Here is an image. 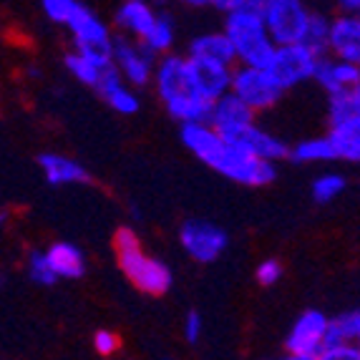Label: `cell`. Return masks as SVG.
I'll list each match as a JSON object with an SVG mask.
<instances>
[{"instance_id": "cell-7", "label": "cell", "mask_w": 360, "mask_h": 360, "mask_svg": "<svg viewBox=\"0 0 360 360\" xmlns=\"http://www.w3.org/2000/svg\"><path fill=\"white\" fill-rule=\"evenodd\" d=\"M179 242L184 252L197 262H214L227 250V232L207 219H186L179 229Z\"/></svg>"}, {"instance_id": "cell-13", "label": "cell", "mask_w": 360, "mask_h": 360, "mask_svg": "<svg viewBox=\"0 0 360 360\" xmlns=\"http://www.w3.org/2000/svg\"><path fill=\"white\" fill-rule=\"evenodd\" d=\"M181 144L197 156L199 162H205L207 167L214 169L217 162L222 159L227 141L219 136L212 124H186L181 127Z\"/></svg>"}, {"instance_id": "cell-5", "label": "cell", "mask_w": 360, "mask_h": 360, "mask_svg": "<svg viewBox=\"0 0 360 360\" xmlns=\"http://www.w3.org/2000/svg\"><path fill=\"white\" fill-rule=\"evenodd\" d=\"M310 13L300 0H264V23L277 49L302 43Z\"/></svg>"}, {"instance_id": "cell-1", "label": "cell", "mask_w": 360, "mask_h": 360, "mask_svg": "<svg viewBox=\"0 0 360 360\" xmlns=\"http://www.w3.org/2000/svg\"><path fill=\"white\" fill-rule=\"evenodd\" d=\"M224 33L237 51L240 66L270 68L277 53V43L272 41L264 23V0H240L234 13L224 18Z\"/></svg>"}, {"instance_id": "cell-36", "label": "cell", "mask_w": 360, "mask_h": 360, "mask_svg": "<svg viewBox=\"0 0 360 360\" xmlns=\"http://www.w3.org/2000/svg\"><path fill=\"white\" fill-rule=\"evenodd\" d=\"M94 348H96L98 355L108 358V355H114L116 350H119V335L111 330H96V335H94Z\"/></svg>"}, {"instance_id": "cell-28", "label": "cell", "mask_w": 360, "mask_h": 360, "mask_svg": "<svg viewBox=\"0 0 360 360\" xmlns=\"http://www.w3.org/2000/svg\"><path fill=\"white\" fill-rule=\"evenodd\" d=\"M360 114V103L353 91H342L335 96H328V116H330V129L348 124L350 119Z\"/></svg>"}, {"instance_id": "cell-38", "label": "cell", "mask_w": 360, "mask_h": 360, "mask_svg": "<svg viewBox=\"0 0 360 360\" xmlns=\"http://www.w3.org/2000/svg\"><path fill=\"white\" fill-rule=\"evenodd\" d=\"M338 11H340V15L358 18L360 15V0H342V3H338Z\"/></svg>"}, {"instance_id": "cell-21", "label": "cell", "mask_w": 360, "mask_h": 360, "mask_svg": "<svg viewBox=\"0 0 360 360\" xmlns=\"http://www.w3.org/2000/svg\"><path fill=\"white\" fill-rule=\"evenodd\" d=\"M164 106H167L172 119L181 121V127H186V124H210L212 111H214V103L197 96V94H186V96L174 98Z\"/></svg>"}, {"instance_id": "cell-9", "label": "cell", "mask_w": 360, "mask_h": 360, "mask_svg": "<svg viewBox=\"0 0 360 360\" xmlns=\"http://www.w3.org/2000/svg\"><path fill=\"white\" fill-rule=\"evenodd\" d=\"M114 66L131 86H146L154 78L156 53H151L141 41H131L127 36H116L114 43Z\"/></svg>"}, {"instance_id": "cell-2", "label": "cell", "mask_w": 360, "mask_h": 360, "mask_svg": "<svg viewBox=\"0 0 360 360\" xmlns=\"http://www.w3.org/2000/svg\"><path fill=\"white\" fill-rule=\"evenodd\" d=\"M114 252L119 259V267L124 270V275L136 285L141 292L146 295H167L172 288V270L162 259H154L149 255H144L139 237L134 229L119 227L114 234Z\"/></svg>"}, {"instance_id": "cell-40", "label": "cell", "mask_w": 360, "mask_h": 360, "mask_svg": "<svg viewBox=\"0 0 360 360\" xmlns=\"http://www.w3.org/2000/svg\"><path fill=\"white\" fill-rule=\"evenodd\" d=\"M353 94H355V98H358V103H360V84H358V86H355V89H353Z\"/></svg>"}, {"instance_id": "cell-20", "label": "cell", "mask_w": 360, "mask_h": 360, "mask_svg": "<svg viewBox=\"0 0 360 360\" xmlns=\"http://www.w3.org/2000/svg\"><path fill=\"white\" fill-rule=\"evenodd\" d=\"M46 255H49L51 267H53L58 277H63V280H78V277H84L86 259L76 245H71V242H53V245L46 250Z\"/></svg>"}, {"instance_id": "cell-41", "label": "cell", "mask_w": 360, "mask_h": 360, "mask_svg": "<svg viewBox=\"0 0 360 360\" xmlns=\"http://www.w3.org/2000/svg\"><path fill=\"white\" fill-rule=\"evenodd\" d=\"M358 342H360V340H358Z\"/></svg>"}, {"instance_id": "cell-14", "label": "cell", "mask_w": 360, "mask_h": 360, "mask_svg": "<svg viewBox=\"0 0 360 360\" xmlns=\"http://www.w3.org/2000/svg\"><path fill=\"white\" fill-rule=\"evenodd\" d=\"M154 84L156 94L162 96L164 103L192 94V89H189V73H186V58H181V56H164L154 71Z\"/></svg>"}, {"instance_id": "cell-4", "label": "cell", "mask_w": 360, "mask_h": 360, "mask_svg": "<svg viewBox=\"0 0 360 360\" xmlns=\"http://www.w3.org/2000/svg\"><path fill=\"white\" fill-rule=\"evenodd\" d=\"M214 172L245 186H264L275 181L277 169L272 162H264L247 144H227L222 159L217 162Z\"/></svg>"}, {"instance_id": "cell-15", "label": "cell", "mask_w": 360, "mask_h": 360, "mask_svg": "<svg viewBox=\"0 0 360 360\" xmlns=\"http://www.w3.org/2000/svg\"><path fill=\"white\" fill-rule=\"evenodd\" d=\"M315 81H318V86L328 96H335V94H342V91H353L360 84V66L325 56L320 60L318 71H315Z\"/></svg>"}, {"instance_id": "cell-30", "label": "cell", "mask_w": 360, "mask_h": 360, "mask_svg": "<svg viewBox=\"0 0 360 360\" xmlns=\"http://www.w3.org/2000/svg\"><path fill=\"white\" fill-rule=\"evenodd\" d=\"M345 189V179H342L340 174H323L315 179V184H312V199L318 202V205H328V202H333V199L338 197V194Z\"/></svg>"}, {"instance_id": "cell-25", "label": "cell", "mask_w": 360, "mask_h": 360, "mask_svg": "<svg viewBox=\"0 0 360 360\" xmlns=\"http://www.w3.org/2000/svg\"><path fill=\"white\" fill-rule=\"evenodd\" d=\"M330 30H333V18H328L325 13H310V23H307L305 38H302V46L310 49L312 53H318L320 58L330 53Z\"/></svg>"}, {"instance_id": "cell-17", "label": "cell", "mask_w": 360, "mask_h": 360, "mask_svg": "<svg viewBox=\"0 0 360 360\" xmlns=\"http://www.w3.org/2000/svg\"><path fill=\"white\" fill-rule=\"evenodd\" d=\"M330 53L338 60H348L360 66V15H335L330 30Z\"/></svg>"}, {"instance_id": "cell-18", "label": "cell", "mask_w": 360, "mask_h": 360, "mask_svg": "<svg viewBox=\"0 0 360 360\" xmlns=\"http://www.w3.org/2000/svg\"><path fill=\"white\" fill-rule=\"evenodd\" d=\"M189 58L214 60V63H224V66L234 68L237 51H234L232 41H229V36L224 30H219V33H202L189 46Z\"/></svg>"}, {"instance_id": "cell-10", "label": "cell", "mask_w": 360, "mask_h": 360, "mask_svg": "<svg viewBox=\"0 0 360 360\" xmlns=\"http://www.w3.org/2000/svg\"><path fill=\"white\" fill-rule=\"evenodd\" d=\"M186 73H189V89H192V94L207 98V101L217 103L219 98L232 94V66L186 56Z\"/></svg>"}, {"instance_id": "cell-6", "label": "cell", "mask_w": 360, "mask_h": 360, "mask_svg": "<svg viewBox=\"0 0 360 360\" xmlns=\"http://www.w3.org/2000/svg\"><path fill=\"white\" fill-rule=\"evenodd\" d=\"M232 94L242 98L257 114V111H267V108L277 106L285 89L277 84V78L270 73V68L237 66L232 76Z\"/></svg>"}, {"instance_id": "cell-23", "label": "cell", "mask_w": 360, "mask_h": 360, "mask_svg": "<svg viewBox=\"0 0 360 360\" xmlns=\"http://www.w3.org/2000/svg\"><path fill=\"white\" fill-rule=\"evenodd\" d=\"M358 340H360V310L342 312L338 318H330L328 333H325V348H335V345H345V342H358Z\"/></svg>"}, {"instance_id": "cell-37", "label": "cell", "mask_w": 360, "mask_h": 360, "mask_svg": "<svg viewBox=\"0 0 360 360\" xmlns=\"http://www.w3.org/2000/svg\"><path fill=\"white\" fill-rule=\"evenodd\" d=\"M199 335H202V315H199L197 310L186 312V318H184V338L189 342H197Z\"/></svg>"}, {"instance_id": "cell-22", "label": "cell", "mask_w": 360, "mask_h": 360, "mask_svg": "<svg viewBox=\"0 0 360 360\" xmlns=\"http://www.w3.org/2000/svg\"><path fill=\"white\" fill-rule=\"evenodd\" d=\"M333 149H335L338 159H345V162H360V114L355 119H350L348 124L342 127L330 129L328 134Z\"/></svg>"}, {"instance_id": "cell-8", "label": "cell", "mask_w": 360, "mask_h": 360, "mask_svg": "<svg viewBox=\"0 0 360 360\" xmlns=\"http://www.w3.org/2000/svg\"><path fill=\"white\" fill-rule=\"evenodd\" d=\"M320 60L323 58H320L318 53H312L310 49H305L302 43L280 46L275 53V60H272V66H270V73L277 78V84L288 91V89H292V86L307 81V78H315Z\"/></svg>"}, {"instance_id": "cell-32", "label": "cell", "mask_w": 360, "mask_h": 360, "mask_svg": "<svg viewBox=\"0 0 360 360\" xmlns=\"http://www.w3.org/2000/svg\"><path fill=\"white\" fill-rule=\"evenodd\" d=\"M103 98H106L108 106L114 108L116 114H121V116H131L139 111V96L129 89L127 84L116 86V89L111 91V94H106Z\"/></svg>"}, {"instance_id": "cell-3", "label": "cell", "mask_w": 360, "mask_h": 360, "mask_svg": "<svg viewBox=\"0 0 360 360\" xmlns=\"http://www.w3.org/2000/svg\"><path fill=\"white\" fill-rule=\"evenodd\" d=\"M73 36V46L76 53H81L84 58H89L91 63H96L98 68H111L114 66V43L116 38L111 36L108 25L98 18L96 13L89 6H78L76 15L71 18V23L66 25Z\"/></svg>"}, {"instance_id": "cell-11", "label": "cell", "mask_w": 360, "mask_h": 360, "mask_svg": "<svg viewBox=\"0 0 360 360\" xmlns=\"http://www.w3.org/2000/svg\"><path fill=\"white\" fill-rule=\"evenodd\" d=\"M210 124L219 131V136H222L227 144H240V141H245L247 134L257 127V124H255V111L247 106L242 98L234 96V94H227V96L214 103Z\"/></svg>"}, {"instance_id": "cell-33", "label": "cell", "mask_w": 360, "mask_h": 360, "mask_svg": "<svg viewBox=\"0 0 360 360\" xmlns=\"http://www.w3.org/2000/svg\"><path fill=\"white\" fill-rule=\"evenodd\" d=\"M78 6H81L78 0H43L41 3L43 13H46L53 23H63V25L71 23V18L76 15Z\"/></svg>"}, {"instance_id": "cell-27", "label": "cell", "mask_w": 360, "mask_h": 360, "mask_svg": "<svg viewBox=\"0 0 360 360\" xmlns=\"http://www.w3.org/2000/svg\"><path fill=\"white\" fill-rule=\"evenodd\" d=\"M176 36V28H174V18L169 15V13H159L156 15V23L151 28V33L146 36V41H141L151 53H167L172 49V43H174Z\"/></svg>"}, {"instance_id": "cell-29", "label": "cell", "mask_w": 360, "mask_h": 360, "mask_svg": "<svg viewBox=\"0 0 360 360\" xmlns=\"http://www.w3.org/2000/svg\"><path fill=\"white\" fill-rule=\"evenodd\" d=\"M63 63H66V68H68L71 76H76L81 84L91 86V89H98L103 73L108 71V68H98L96 63H91L89 58H84V56L76 53V51H71V53L63 58Z\"/></svg>"}, {"instance_id": "cell-39", "label": "cell", "mask_w": 360, "mask_h": 360, "mask_svg": "<svg viewBox=\"0 0 360 360\" xmlns=\"http://www.w3.org/2000/svg\"><path fill=\"white\" fill-rule=\"evenodd\" d=\"M283 360H315V358H300V355H288V358Z\"/></svg>"}, {"instance_id": "cell-31", "label": "cell", "mask_w": 360, "mask_h": 360, "mask_svg": "<svg viewBox=\"0 0 360 360\" xmlns=\"http://www.w3.org/2000/svg\"><path fill=\"white\" fill-rule=\"evenodd\" d=\"M28 275H30V280H33L36 285H46V288L56 285V280H58V275H56V270L51 267L49 255H46V252H30V257H28Z\"/></svg>"}, {"instance_id": "cell-12", "label": "cell", "mask_w": 360, "mask_h": 360, "mask_svg": "<svg viewBox=\"0 0 360 360\" xmlns=\"http://www.w3.org/2000/svg\"><path fill=\"white\" fill-rule=\"evenodd\" d=\"M330 318H325L320 310H305L292 325L285 348L288 355H300V358H315L325 350V333H328Z\"/></svg>"}, {"instance_id": "cell-34", "label": "cell", "mask_w": 360, "mask_h": 360, "mask_svg": "<svg viewBox=\"0 0 360 360\" xmlns=\"http://www.w3.org/2000/svg\"><path fill=\"white\" fill-rule=\"evenodd\" d=\"M318 360H360V342H345L335 348H325Z\"/></svg>"}, {"instance_id": "cell-35", "label": "cell", "mask_w": 360, "mask_h": 360, "mask_svg": "<svg viewBox=\"0 0 360 360\" xmlns=\"http://www.w3.org/2000/svg\"><path fill=\"white\" fill-rule=\"evenodd\" d=\"M255 277H257L259 285H275L280 277H283V264L277 262V259H264V262L257 264V270H255Z\"/></svg>"}, {"instance_id": "cell-19", "label": "cell", "mask_w": 360, "mask_h": 360, "mask_svg": "<svg viewBox=\"0 0 360 360\" xmlns=\"http://www.w3.org/2000/svg\"><path fill=\"white\" fill-rule=\"evenodd\" d=\"M38 167L46 174V181L53 186L89 181V172L78 162H73V159H68L63 154H41L38 156Z\"/></svg>"}, {"instance_id": "cell-24", "label": "cell", "mask_w": 360, "mask_h": 360, "mask_svg": "<svg viewBox=\"0 0 360 360\" xmlns=\"http://www.w3.org/2000/svg\"><path fill=\"white\" fill-rule=\"evenodd\" d=\"M240 144H247L255 154L259 156V159L272 162V164L280 162V159H285V156H290V149L283 139L272 136L270 131H264V129H259V127H255L252 131L247 134L245 141H240Z\"/></svg>"}, {"instance_id": "cell-16", "label": "cell", "mask_w": 360, "mask_h": 360, "mask_svg": "<svg viewBox=\"0 0 360 360\" xmlns=\"http://www.w3.org/2000/svg\"><path fill=\"white\" fill-rule=\"evenodd\" d=\"M156 15L159 13L144 3V0H127V3H121L114 13V23L119 25L127 38L131 41H146V36L151 33L156 23Z\"/></svg>"}, {"instance_id": "cell-26", "label": "cell", "mask_w": 360, "mask_h": 360, "mask_svg": "<svg viewBox=\"0 0 360 360\" xmlns=\"http://www.w3.org/2000/svg\"><path fill=\"white\" fill-rule=\"evenodd\" d=\"M290 159L305 164V162H330V159H338V156L330 144V139L318 136V139H305L297 146H292L290 149Z\"/></svg>"}]
</instances>
